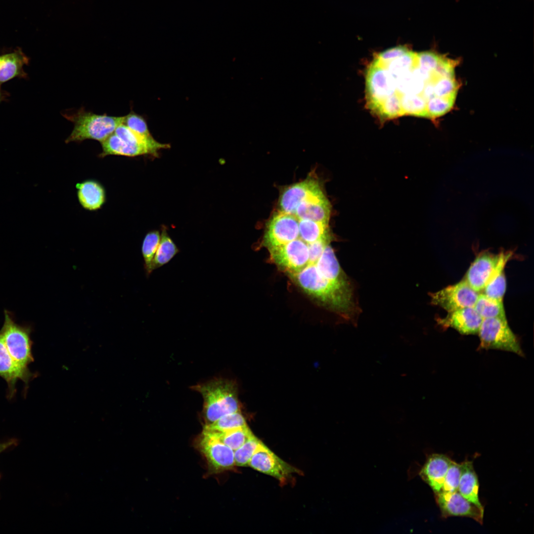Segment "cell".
Segmentation results:
<instances>
[{"label":"cell","instance_id":"cell-29","mask_svg":"<svg viewBox=\"0 0 534 534\" xmlns=\"http://www.w3.org/2000/svg\"><path fill=\"white\" fill-rule=\"evenodd\" d=\"M503 269H499L493 275L483 290L487 296L500 301H502L506 288Z\"/></svg>","mask_w":534,"mask_h":534},{"label":"cell","instance_id":"cell-35","mask_svg":"<svg viewBox=\"0 0 534 534\" xmlns=\"http://www.w3.org/2000/svg\"><path fill=\"white\" fill-rule=\"evenodd\" d=\"M0 86L1 85H0V101L3 100L4 98V95L3 91L1 89Z\"/></svg>","mask_w":534,"mask_h":534},{"label":"cell","instance_id":"cell-20","mask_svg":"<svg viewBox=\"0 0 534 534\" xmlns=\"http://www.w3.org/2000/svg\"><path fill=\"white\" fill-rule=\"evenodd\" d=\"M77 196L81 205L86 210L99 209L106 200L105 191L98 181L89 179L76 184Z\"/></svg>","mask_w":534,"mask_h":534},{"label":"cell","instance_id":"cell-17","mask_svg":"<svg viewBox=\"0 0 534 534\" xmlns=\"http://www.w3.org/2000/svg\"><path fill=\"white\" fill-rule=\"evenodd\" d=\"M321 190L318 182L311 179L290 185L280 195L279 200L280 210L294 215L297 207L302 201Z\"/></svg>","mask_w":534,"mask_h":534},{"label":"cell","instance_id":"cell-24","mask_svg":"<svg viewBox=\"0 0 534 534\" xmlns=\"http://www.w3.org/2000/svg\"><path fill=\"white\" fill-rule=\"evenodd\" d=\"M203 432L215 437L234 451L254 435L247 425L222 432Z\"/></svg>","mask_w":534,"mask_h":534},{"label":"cell","instance_id":"cell-34","mask_svg":"<svg viewBox=\"0 0 534 534\" xmlns=\"http://www.w3.org/2000/svg\"><path fill=\"white\" fill-rule=\"evenodd\" d=\"M18 444V440L16 438H11L4 442H0V454L9 448L17 446Z\"/></svg>","mask_w":534,"mask_h":534},{"label":"cell","instance_id":"cell-19","mask_svg":"<svg viewBox=\"0 0 534 534\" xmlns=\"http://www.w3.org/2000/svg\"><path fill=\"white\" fill-rule=\"evenodd\" d=\"M451 461L452 460L444 454H433L428 457L421 470L420 476L435 494L441 490Z\"/></svg>","mask_w":534,"mask_h":534},{"label":"cell","instance_id":"cell-11","mask_svg":"<svg viewBox=\"0 0 534 534\" xmlns=\"http://www.w3.org/2000/svg\"><path fill=\"white\" fill-rule=\"evenodd\" d=\"M479 294L465 280H463L432 293L431 303L450 312L465 308L473 307Z\"/></svg>","mask_w":534,"mask_h":534},{"label":"cell","instance_id":"cell-13","mask_svg":"<svg viewBox=\"0 0 534 534\" xmlns=\"http://www.w3.org/2000/svg\"><path fill=\"white\" fill-rule=\"evenodd\" d=\"M268 250L272 260L289 274L299 271L309 264L308 244L300 238Z\"/></svg>","mask_w":534,"mask_h":534},{"label":"cell","instance_id":"cell-28","mask_svg":"<svg viewBox=\"0 0 534 534\" xmlns=\"http://www.w3.org/2000/svg\"><path fill=\"white\" fill-rule=\"evenodd\" d=\"M247 426L245 418L240 410L224 415L215 422L205 425L203 431L208 432H222Z\"/></svg>","mask_w":534,"mask_h":534},{"label":"cell","instance_id":"cell-14","mask_svg":"<svg viewBox=\"0 0 534 534\" xmlns=\"http://www.w3.org/2000/svg\"><path fill=\"white\" fill-rule=\"evenodd\" d=\"M248 466L259 472L285 482L298 470L280 458L263 443L252 456Z\"/></svg>","mask_w":534,"mask_h":534},{"label":"cell","instance_id":"cell-9","mask_svg":"<svg viewBox=\"0 0 534 534\" xmlns=\"http://www.w3.org/2000/svg\"><path fill=\"white\" fill-rule=\"evenodd\" d=\"M299 236V219L293 214L280 210L274 213L267 222L264 242L270 250L295 240Z\"/></svg>","mask_w":534,"mask_h":534},{"label":"cell","instance_id":"cell-12","mask_svg":"<svg viewBox=\"0 0 534 534\" xmlns=\"http://www.w3.org/2000/svg\"><path fill=\"white\" fill-rule=\"evenodd\" d=\"M38 376V373L31 371L29 367L21 366L13 359L0 334V377L7 384V398L11 400L16 395L18 381L24 383V393H26L29 382Z\"/></svg>","mask_w":534,"mask_h":534},{"label":"cell","instance_id":"cell-4","mask_svg":"<svg viewBox=\"0 0 534 534\" xmlns=\"http://www.w3.org/2000/svg\"><path fill=\"white\" fill-rule=\"evenodd\" d=\"M101 157L109 155L135 157L143 155H156L162 149L170 148L169 144L162 143L151 136H146L131 130L123 123L114 132L101 142Z\"/></svg>","mask_w":534,"mask_h":534},{"label":"cell","instance_id":"cell-21","mask_svg":"<svg viewBox=\"0 0 534 534\" xmlns=\"http://www.w3.org/2000/svg\"><path fill=\"white\" fill-rule=\"evenodd\" d=\"M29 58L20 50L0 55V85L15 78H25Z\"/></svg>","mask_w":534,"mask_h":534},{"label":"cell","instance_id":"cell-36","mask_svg":"<svg viewBox=\"0 0 534 534\" xmlns=\"http://www.w3.org/2000/svg\"><path fill=\"white\" fill-rule=\"evenodd\" d=\"M1 478V473H0V480Z\"/></svg>","mask_w":534,"mask_h":534},{"label":"cell","instance_id":"cell-32","mask_svg":"<svg viewBox=\"0 0 534 534\" xmlns=\"http://www.w3.org/2000/svg\"><path fill=\"white\" fill-rule=\"evenodd\" d=\"M123 123L131 130L146 136H151L145 119L133 110L125 116Z\"/></svg>","mask_w":534,"mask_h":534},{"label":"cell","instance_id":"cell-10","mask_svg":"<svg viewBox=\"0 0 534 534\" xmlns=\"http://www.w3.org/2000/svg\"><path fill=\"white\" fill-rule=\"evenodd\" d=\"M196 444L211 472L219 473L235 466L234 450L212 435L202 431Z\"/></svg>","mask_w":534,"mask_h":534},{"label":"cell","instance_id":"cell-18","mask_svg":"<svg viewBox=\"0 0 534 534\" xmlns=\"http://www.w3.org/2000/svg\"><path fill=\"white\" fill-rule=\"evenodd\" d=\"M331 206L321 190L302 201L294 215L299 220H310L325 223L329 222Z\"/></svg>","mask_w":534,"mask_h":534},{"label":"cell","instance_id":"cell-31","mask_svg":"<svg viewBox=\"0 0 534 534\" xmlns=\"http://www.w3.org/2000/svg\"><path fill=\"white\" fill-rule=\"evenodd\" d=\"M461 473V463L452 460L445 474L441 491L453 492L458 490Z\"/></svg>","mask_w":534,"mask_h":534},{"label":"cell","instance_id":"cell-2","mask_svg":"<svg viewBox=\"0 0 534 534\" xmlns=\"http://www.w3.org/2000/svg\"><path fill=\"white\" fill-rule=\"evenodd\" d=\"M306 293L346 318L354 313L353 294L343 291L320 274L314 264H308L298 272L290 274Z\"/></svg>","mask_w":534,"mask_h":534},{"label":"cell","instance_id":"cell-25","mask_svg":"<svg viewBox=\"0 0 534 534\" xmlns=\"http://www.w3.org/2000/svg\"><path fill=\"white\" fill-rule=\"evenodd\" d=\"M179 252V249L169 236L167 230L163 228L153 261V270L167 264Z\"/></svg>","mask_w":534,"mask_h":534},{"label":"cell","instance_id":"cell-15","mask_svg":"<svg viewBox=\"0 0 534 534\" xmlns=\"http://www.w3.org/2000/svg\"><path fill=\"white\" fill-rule=\"evenodd\" d=\"M437 503L442 516H462L470 518L482 524L484 510L464 497L458 491H440L435 494Z\"/></svg>","mask_w":534,"mask_h":534},{"label":"cell","instance_id":"cell-16","mask_svg":"<svg viewBox=\"0 0 534 534\" xmlns=\"http://www.w3.org/2000/svg\"><path fill=\"white\" fill-rule=\"evenodd\" d=\"M482 320L473 307H468L448 312L437 321L444 328L451 327L462 334L469 335L478 333Z\"/></svg>","mask_w":534,"mask_h":534},{"label":"cell","instance_id":"cell-6","mask_svg":"<svg viewBox=\"0 0 534 534\" xmlns=\"http://www.w3.org/2000/svg\"><path fill=\"white\" fill-rule=\"evenodd\" d=\"M4 314V322L0 330L4 343L13 359L21 366L28 367L34 361L32 327L17 324L12 313L7 310Z\"/></svg>","mask_w":534,"mask_h":534},{"label":"cell","instance_id":"cell-5","mask_svg":"<svg viewBox=\"0 0 534 534\" xmlns=\"http://www.w3.org/2000/svg\"><path fill=\"white\" fill-rule=\"evenodd\" d=\"M63 116L74 124V128L65 140L66 143L81 142L93 139L104 141L123 122L124 116L96 114L81 108L74 112L63 113Z\"/></svg>","mask_w":534,"mask_h":534},{"label":"cell","instance_id":"cell-22","mask_svg":"<svg viewBox=\"0 0 534 534\" xmlns=\"http://www.w3.org/2000/svg\"><path fill=\"white\" fill-rule=\"evenodd\" d=\"M479 488L478 479L472 462H462L458 491L466 499L484 510L479 497Z\"/></svg>","mask_w":534,"mask_h":534},{"label":"cell","instance_id":"cell-7","mask_svg":"<svg viewBox=\"0 0 534 534\" xmlns=\"http://www.w3.org/2000/svg\"><path fill=\"white\" fill-rule=\"evenodd\" d=\"M478 333L482 349L500 350L524 356L520 343L509 326L506 318L483 319Z\"/></svg>","mask_w":534,"mask_h":534},{"label":"cell","instance_id":"cell-27","mask_svg":"<svg viewBox=\"0 0 534 534\" xmlns=\"http://www.w3.org/2000/svg\"><path fill=\"white\" fill-rule=\"evenodd\" d=\"M159 231L153 230L145 235L141 246V253L144 261L145 273L148 277L153 270V261L160 240Z\"/></svg>","mask_w":534,"mask_h":534},{"label":"cell","instance_id":"cell-3","mask_svg":"<svg viewBox=\"0 0 534 534\" xmlns=\"http://www.w3.org/2000/svg\"><path fill=\"white\" fill-rule=\"evenodd\" d=\"M202 395L205 425L239 410L237 388L233 382L224 379L211 380L191 387Z\"/></svg>","mask_w":534,"mask_h":534},{"label":"cell","instance_id":"cell-33","mask_svg":"<svg viewBox=\"0 0 534 534\" xmlns=\"http://www.w3.org/2000/svg\"><path fill=\"white\" fill-rule=\"evenodd\" d=\"M331 236L308 244L309 253L308 264H314L322 255L326 246L329 244Z\"/></svg>","mask_w":534,"mask_h":534},{"label":"cell","instance_id":"cell-30","mask_svg":"<svg viewBox=\"0 0 534 534\" xmlns=\"http://www.w3.org/2000/svg\"><path fill=\"white\" fill-rule=\"evenodd\" d=\"M261 442L253 435L240 447L234 451L235 465L247 466Z\"/></svg>","mask_w":534,"mask_h":534},{"label":"cell","instance_id":"cell-23","mask_svg":"<svg viewBox=\"0 0 534 534\" xmlns=\"http://www.w3.org/2000/svg\"><path fill=\"white\" fill-rule=\"evenodd\" d=\"M299 236L307 244L330 237L328 223L310 220H299Z\"/></svg>","mask_w":534,"mask_h":534},{"label":"cell","instance_id":"cell-1","mask_svg":"<svg viewBox=\"0 0 534 534\" xmlns=\"http://www.w3.org/2000/svg\"><path fill=\"white\" fill-rule=\"evenodd\" d=\"M457 63L434 51L417 52L401 45L377 54L365 73L368 109L382 119L444 115L458 93Z\"/></svg>","mask_w":534,"mask_h":534},{"label":"cell","instance_id":"cell-26","mask_svg":"<svg viewBox=\"0 0 534 534\" xmlns=\"http://www.w3.org/2000/svg\"><path fill=\"white\" fill-rule=\"evenodd\" d=\"M483 319L498 317L506 319L502 301L479 294L473 307Z\"/></svg>","mask_w":534,"mask_h":534},{"label":"cell","instance_id":"cell-8","mask_svg":"<svg viewBox=\"0 0 534 534\" xmlns=\"http://www.w3.org/2000/svg\"><path fill=\"white\" fill-rule=\"evenodd\" d=\"M512 253L501 252L493 254L488 252L480 254L469 268L465 281L475 291L479 292L499 269L504 268Z\"/></svg>","mask_w":534,"mask_h":534}]
</instances>
